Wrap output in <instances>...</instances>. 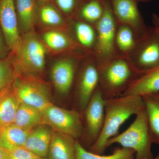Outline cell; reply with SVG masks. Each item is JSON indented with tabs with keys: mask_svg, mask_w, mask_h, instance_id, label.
Returning <instances> with one entry per match:
<instances>
[{
	"mask_svg": "<svg viewBox=\"0 0 159 159\" xmlns=\"http://www.w3.org/2000/svg\"><path fill=\"white\" fill-rule=\"evenodd\" d=\"M142 97L126 95L105 100V116L102 132L97 142L90 147L93 153L103 154L109 140L119 134L126 120L144 110Z\"/></svg>",
	"mask_w": 159,
	"mask_h": 159,
	"instance_id": "1",
	"label": "cell"
},
{
	"mask_svg": "<svg viewBox=\"0 0 159 159\" xmlns=\"http://www.w3.org/2000/svg\"><path fill=\"white\" fill-rule=\"evenodd\" d=\"M13 124L23 129L31 130L43 124V111L20 103L16 111Z\"/></svg>",
	"mask_w": 159,
	"mask_h": 159,
	"instance_id": "19",
	"label": "cell"
},
{
	"mask_svg": "<svg viewBox=\"0 0 159 159\" xmlns=\"http://www.w3.org/2000/svg\"><path fill=\"white\" fill-rule=\"evenodd\" d=\"M46 54L44 45L34 31L25 33L17 51L10 54L16 75L41 76L45 67Z\"/></svg>",
	"mask_w": 159,
	"mask_h": 159,
	"instance_id": "3",
	"label": "cell"
},
{
	"mask_svg": "<svg viewBox=\"0 0 159 159\" xmlns=\"http://www.w3.org/2000/svg\"><path fill=\"white\" fill-rule=\"evenodd\" d=\"M35 159H49L48 157H38Z\"/></svg>",
	"mask_w": 159,
	"mask_h": 159,
	"instance_id": "37",
	"label": "cell"
},
{
	"mask_svg": "<svg viewBox=\"0 0 159 159\" xmlns=\"http://www.w3.org/2000/svg\"><path fill=\"white\" fill-rule=\"evenodd\" d=\"M158 92H159V65L139 74L132 81L122 95L142 97Z\"/></svg>",
	"mask_w": 159,
	"mask_h": 159,
	"instance_id": "14",
	"label": "cell"
},
{
	"mask_svg": "<svg viewBox=\"0 0 159 159\" xmlns=\"http://www.w3.org/2000/svg\"><path fill=\"white\" fill-rule=\"evenodd\" d=\"M103 0L83 1L80 5L77 14L80 20L95 26L101 19L104 11Z\"/></svg>",
	"mask_w": 159,
	"mask_h": 159,
	"instance_id": "25",
	"label": "cell"
},
{
	"mask_svg": "<svg viewBox=\"0 0 159 159\" xmlns=\"http://www.w3.org/2000/svg\"><path fill=\"white\" fill-rule=\"evenodd\" d=\"M10 50L7 46L5 37L0 28V59H4L9 56Z\"/></svg>",
	"mask_w": 159,
	"mask_h": 159,
	"instance_id": "31",
	"label": "cell"
},
{
	"mask_svg": "<svg viewBox=\"0 0 159 159\" xmlns=\"http://www.w3.org/2000/svg\"><path fill=\"white\" fill-rule=\"evenodd\" d=\"M40 7L38 13L42 22L49 26H56L62 25L64 20L62 16L57 9L50 2L39 3Z\"/></svg>",
	"mask_w": 159,
	"mask_h": 159,
	"instance_id": "27",
	"label": "cell"
},
{
	"mask_svg": "<svg viewBox=\"0 0 159 159\" xmlns=\"http://www.w3.org/2000/svg\"><path fill=\"white\" fill-rule=\"evenodd\" d=\"M43 124L53 130L79 141L83 134L82 114L75 109H68L51 104L43 111Z\"/></svg>",
	"mask_w": 159,
	"mask_h": 159,
	"instance_id": "7",
	"label": "cell"
},
{
	"mask_svg": "<svg viewBox=\"0 0 159 159\" xmlns=\"http://www.w3.org/2000/svg\"><path fill=\"white\" fill-rule=\"evenodd\" d=\"M12 87L20 103L42 111L53 104L49 84L39 77L16 75Z\"/></svg>",
	"mask_w": 159,
	"mask_h": 159,
	"instance_id": "6",
	"label": "cell"
},
{
	"mask_svg": "<svg viewBox=\"0 0 159 159\" xmlns=\"http://www.w3.org/2000/svg\"><path fill=\"white\" fill-rule=\"evenodd\" d=\"M138 2H151L152 0H137Z\"/></svg>",
	"mask_w": 159,
	"mask_h": 159,
	"instance_id": "35",
	"label": "cell"
},
{
	"mask_svg": "<svg viewBox=\"0 0 159 159\" xmlns=\"http://www.w3.org/2000/svg\"><path fill=\"white\" fill-rule=\"evenodd\" d=\"M117 25L129 27L138 40L143 37L148 30L139 10L137 0H109Z\"/></svg>",
	"mask_w": 159,
	"mask_h": 159,
	"instance_id": "11",
	"label": "cell"
},
{
	"mask_svg": "<svg viewBox=\"0 0 159 159\" xmlns=\"http://www.w3.org/2000/svg\"><path fill=\"white\" fill-rule=\"evenodd\" d=\"M35 1H36V2L41 3L44 2H51V0H35Z\"/></svg>",
	"mask_w": 159,
	"mask_h": 159,
	"instance_id": "34",
	"label": "cell"
},
{
	"mask_svg": "<svg viewBox=\"0 0 159 159\" xmlns=\"http://www.w3.org/2000/svg\"><path fill=\"white\" fill-rule=\"evenodd\" d=\"M20 103L12 85L0 95V127L13 124Z\"/></svg>",
	"mask_w": 159,
	"mask_h": 159,
	"instance_id": "20",
	"label": "cell"
},
{
	"mask_svg": "<svg viewBox=\"0 0 159 159\" xmlns=\"http://www.w3.org/2000/svg\"><path fill=\"white\" fill-rule=\"evenodd\" d=\"M105 102L98 88L81 113L84 131L80 139L89 148L97 142L102 132L105 116Z\"/></svg>",
	"mask_w": 159,
	"mask_h": 159,
	"instance_id": "8",
	"label": "cell"
},
{
	"mask_svg": "<svg viewBox=\"0 0 159 159\" xmlns=\"http://www.w3.org/2000/svg\"><path fill=\"white\" fill-rule=\"evenodd\" d=\"M43 39L50 48L54 51H73L78 44L72 37L62 32L51 31L43 34Z\"/></svg>",
	"mask_w": 159,
	"mask_h": 159,
	"instance_id": "26",
	"label": "cell"
},
{
	"mask_svg": "<svg viewBox=\"0 0 159 159\" xmlns=\"http://www.w3.org/2000/svg\"><path fill=\"white\" fill-rule=\"evenodd\" d=\"M0 28L10 54H14L21 40L14 0H0Z\"/></svg>",
	"mask_w": 159,
	"mask_h": 159,
	"instance_id": "13",
	"label": "cell"
},
{
	"mask_svg": "<svg viewBox=\"0 0 159 159\" xmlns=\"http://www.w3.org/2000/svg\"><path fill=\"white\" fill-rule=\"evenodd\" d=\"M19 27L26 32L32 31L38 14L35 0H14Z\"/></svg>",
	"mask_w": 159,
	"mask_h": 159,
	"instance_id": "17",
	"label": "cell"
},
{
	"mask_svg": "<svg viewBox=\"0 0 159 159\" xmlns=\"http://www.w3.org/2000/svg\"><path fill=\"white\" fill-rule=\"evenodd\" d=\"M80 70L75 88L76 108L82 113L99 88V69L93 56L91 57Z\"/></svg>",
	"mask_w": 159,
	"mask_h": 159,
	"instance_id": "10",
	"label": "cell"
},
{
	"mask_svg": "<svg viewBox=\"0 0 159 159\" xmlns=\"http://www.w3.org/2000/svg\"><path fill=\"white\" fill-rule=\"evenodd\" d=\"M142 97L152 141L159 145V92Z\"/></svg>",
	"mask_w": 159,
	"mask_h": 159,
	"instance_id": "18",
	"label": "cell"
},
{
	"mask_svg": "<svg viewBox=\"0 0 159 159\" xmlns=\"http://www.w3.org/2000/svg\"><path fill=\"white\" fill-rule=\"evenodd\" d=\"M16 76L10 54L0 59V95L12 85Z\"/></svg>",
	"mask_w": 159,
	"mask_h": 159,
	"instance_id": "28",
	"label": "cell"
},
{
	"mask_svg": "<svg viewBox=\"0 0 159 159\" xmlns=\"http://www.w3.org/2000/svg\"><path fill=\"white\" fill-rule=\"evenodd\" d=\"M134 150L123 147H117L108 155L98 154L91 152L84 147L78 141L76 143L75 159H135Z\"/></svg>",
	"mask_w": 159,
	"mask_h": 159,
	"instance_id": "24",
	"label": "cell"
},
{
	"mask_svg": "<svg viewBox=\"0 0 159 159\" xmlns=\"http://www.w3.org/2000/svg\"><path fill=\"white\" fill-rule=\"evenodd\" d=\"M138 39L129 27L117 25L116 47L118 56L128 57L136 46Z\"/></svg>",
	"mask_w": 159,
	"mask_h": 159,
	"instance_id": "21",
	"label": "cell"
},
{
	"mask_svg": "<svg viewBox=\"0 0 159 159\" xmlns=\"http://www.w3.org/2000/svg\"><path fill=\"white\" fill-rule=\"evenodd\" d=\"M74 25L77 43L89 51L91 55H93L97 39L95 26L80 20H77Z\"/></svg>",
	"mask_w": 159,
	"mask_h": 159,
	"instance_id": "23",
	"label": "cell"
},
{
	"mask_svg": "<svg viewBox=\"0 0 159 159\" xmlns=\"http://www.w3.org/2000/svg\"><path fill=\"white\" fill-rule=\"evenodd\" d=\"M152 21L153 24V28L159 34V16L156 13H153L152 16Z\"/></svg>",
	"mask_w": 159,
	"mask_h": 159,
	"instance_id": "32",
	"label": "cell"
},
{
	"mask_svg": "<svg viewBox=\"0 0 159 159\" xmlns=\"http://www.w3.org/2000/svg\"><path fill=\"white\" fill-rule=\"evenodd\" d=\"M134 120L123 132L110 139L107 148L114 144L134 150L135 159H148L153 157L152 147L154 144L145 109L135 116Z\"/></svg>",
	"mask_w": 159,
	"mask_h": 159,
	"instance_id": "4",
	"label": "cell"
},
{
	"mask_svg": "<svg viewBox=\"0 0 159 159\" xmlns=\"http://www.w3.org/2000/svg\"><path fill=\"white\" fill-rule=\"evenodd\" d=\"M148 159H159V152L158 154L156 157H153L151 158Z\"/></svg>",
	"mask_w": 159,
	"mask_h": 159,
	"instance_id": "36",
	"label": "cell"
},
{
	"mask_svg": "<svg viewBox=\"0 0 159 159\" xmlns=\"http://www.w3.org/2000/svg\"><path fill=\"white\" fill-rule=\"evenodd\" d=\"M9 159H35L37 156L24 147H11L6 148Z\"/></svg>",
	"mask_w": 159,
	"mask_h": 159,
	"instance_id": "29",
	"label": "cell"
},
{
	"mask_svg": "<svg viewBox=\"0 0 159 159\" xmlns=\"http://www.w3.org/2000/svg\"><path fill=\"white\" fill-rule=\"evenodd\" d=\"M79 0H55L58 8L63 13L72 15L79 8ZM81 1V0H80Z\"/></svg>",
	"mask_w": 159,
	"mask_h": 159,
	"instance_id": "30",
	"label": "cell"
},
{
	"mask_svg": "<svg viewBox=\"0 0 159 159\" xmlns=\"http://www.w3.org/2000/svg\"><path fill=\"white\" fill-rule=\"evenodd\" d=\"M79 58L74 55L57 61L51 70V80L57 92L62 96H67L74 84Z\"/></svg>",
	"mask_w": 159,
	"mask_h": 159,
	"instance_id": "12",
	"label": "cell"
},
{
	"mask_svg": "<svg viewBox=\"0 0 159 159\" xmlns=\"http://www.w3.org/2000/svg\"><path fill=\"white\" fill-rule=\"evenodd\" d=\"M128 58L141 73L159 65V34L153 27H148L145 35L138 40Z\"/></svg>",
	"mask_w": 159,
	"mask_h": 159,
	"instance_id": "9",
	"label": "cell"
},
{
	"mask_svg": "<svg viewBox=\"0 0 159 159\" xmlns=\"http://www.w3.org/2000/svg\"><path fill=\"white\" fill-rule=\"evenodd\" d=\"M53 131L50 126L45 124L32 129L27 137L24 148L37 157H47Z\"/></svg>",
	"mask_w": 159,
	"mask_h": 159,
	"instance_id": "15",
	"label": "cell"
},
{
	"mask_svg": "<svg viewBox=\"0 0 159 159\" xmlns=\"http://www.w3.org/2000/svg\"><path fill=\"white\" fill-rule=\"evenodd\" d=\"M103 15L95 26L97 39L92 55L99 67L118 56L116 47L117 23L109 0H103Z\"/></svg>",
	"mask_w": 159,
	"mask_h": 159,
	"instance_id": "5",
	"label": "cell"
},
{
	"mask_svg": "<svg viewBox=\"0 0 159 159\" xmlns=\"http://www.w3.org/2000/svg\"><path fill=\"white\" fill-rule=\"evenodd\" d=\"M77 140L53 130L48 152L49 159H76Z\"/></svg>",
	"mask_w": 159,
	"mask_h": 159,
	"instance_id": "16",
	"label": "cell"
},
{
	"mask_svg": "<svg viewBox=\"0 0 159 159\" xmlns=\"http://www.w3.org/2000/svg\"><path fill=\"white\" fill-rule=\"evenodd\" d=\"M31 130L23 129L13 124L0 127V144L5 148L24 147Z\"/></svg>",
	"mask_w": 159,
	"mask_h": 159,
	"instance_id": "22",
	"label": "cell"
},
{
	"mask_svg": "<svg viewBox=\"0 0 159 159\" xmlns=\"http://www.w3.org/2000/svg\"><path fill=\"white\" fill-rule=\"evenodd\" d=\"M99 69V89L105 100L122 96L129 85L141 74L128 57L117 56Z\"/></svg>",
	"mask_w": 159,
	"mask_h": 159,
	"instance_id": "2",
	"label": "cell"
},
{
	"mask_svg": "<svg viewBox=\"0 0 159 159\" xmlns=\"http://www.w3.org/2000/svg\"><path fill=\"white\" fill-rule=\"evenodd\" d=\"M82 1H89V0H81ZM99 1H102V0H99Z\"/></svg>",
	"mask_w": 159,
	"mask_h": 159,
	"instance_id": "38",
	"label": "cell"
},
{
	"mask_svg": "<svg viewBox=\"0 0 159 159\" xmlns=\"http://www.w3.org/2000/svg\"><path fill=\"white\" fill-rule=\"evenodd\" d=\"M0 159H9L8 151L0 144Z\"/></svg>",
	"mask_w": 159,
	"mask_h": 159,
	"instance_id": "33",
	"label": "cell"
}]
</instances>
